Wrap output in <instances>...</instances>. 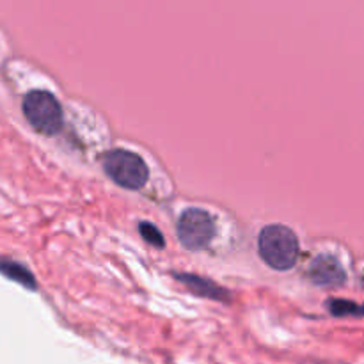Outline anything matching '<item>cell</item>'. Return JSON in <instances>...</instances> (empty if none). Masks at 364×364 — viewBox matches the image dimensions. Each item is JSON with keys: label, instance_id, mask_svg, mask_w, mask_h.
I'll list each match as a JSON object with an SVG mask.
<instances>
[{"label": "cell", "instance_id": "3", "mask_svg": "<svg viewBox=\"0 0 364 364\" xmlns=\"http://www.w3.org/2000/svg\"><path fill=\"white\" fill-rule=\"evenodd\" d=\"M103 171L119 187L139 191L149 178V169L144 160L128 149H114L103 155Z\"/></svg>", "mask_w": 364, "mask_h": 364}, {"label": "cell", "instance_id": "7", "mask_svg": "<svg viewBox=\"0 0 364 364\" xmlns=\"http://www.w3.org/2000/svg\"><path fill=\"white\" fill-rule=\"evenodd\" d=\"M2 272H4V276L9 277V279H13V281H16V283L23 284L25 288H31V290H34V288H36L34 276H32V274L28 272L25 267L18 265V263H11V262H7V259H4Z\"/></svg>", "mask_w": 364, "mask_h": 364}, {"label": "cell", "instance_id": "5", "mask_svg": "<svg viewBox=\"0 0 364 364\" xmlns=\"http://www.w3.org/2000/svg\"><path fill=\"white\" fill-rule=\"evenodd\" d=\"M308 276L309 279L313 281L315 284L323 288H334V287H341L347 279L345 276V270L343 267L340 265L334 256H316L315 259L311 262L308 270Z\"/></svg>", "mask_w": 364, "mask_h": 364}, {"label": "cell", "instance_id": "4", "mask_svg": "<svg viewBox=\"0 0 364 364\" xmlns=\"http://www.w3.org/2000/svg\"><path fill=\"white\" fill-rule=\"evenodd\" d=\"M178 238L188 251H203L210 245L215 235V223L212 215L201 208H188L178 220Z\"/></svg>", "mask_w": 364, "mask_h": 364}, {"label": "cell", "instance_id": "2", "mask_svg": "<svg viewBox=\"0 0 364 364\" xmlns=\"http://www.w3.org/2000/svg\"><path fill=\"white\" fill-rule=\"evenodd\" d=\"M25 117L39 134L52 137L60 132L64 124V114L63 107L57 102L53 95L48 91H41V89H34V91L27 92L21 103Z\"/></svg>", "mask_w": 364, "mask_h": 364}, {"label": "cell", "instance_id": "9", "mask_svg": "<svg viewBox=\"0 0 364 364\" xmlns=\"http://www.w3.org/2000/svg\"><path fill=\"white\" fill-rule=\"evenodd\" d=\"M139 233L141 237L148 242L153 247L162 249L166 245V240H164V235L160 233V230L156 226H153L151 223H141L139 224Z\"/></svg>", "mask_w": 364, "mask_h": 364}, {"label": "cell", "instance_id": "1", "mask_svg": "<svg viewBox=\"0 0 364 364\" xmlns=\"http://www.w3.org/2000/svg\"><path fill=\"white\" fill-rule=\"evenodd\" d=\"M258 249L263 262L270 269L281 270V272L294 269L299 259V252H301L299 238L290 228L283 224L263 228L258 238Z\"/></svg>", "mask_w": 364, "mask_h": 364}, {"label": "cell", "instance_id": "6", "mask_svg": "<svg viewBox=\"0 0 364 364\" xmlns=\"http://www.w3.org/2000/svg\"><path fill=\"white\" fill-rule=\"evenodd\" d=\"M178 279H181V283H183L185 287H188V290H191L192 294L199 295V297L215 299V301H228V297H230V294H228L224 288L212 283V281L205 279V277L191 276V274H178Z\"/></svg>", "mask_w": 364, "mask_h": 364}, {"label": "cell", "instance_id": "8", "mask_svg": "<svg viewBox=\"0 0 364 364\" xmlns=\"http://www.w3.org/2000/svg\"><path fill=\"white\" fill-rule=\"evenodd\" d=\"M329 309L331 313L336 316H363L364 315V306H359L350 301H340V299L331 301Z\"/></svg>", "mask_w": 364, "mask_h": 364}]
</instances>
